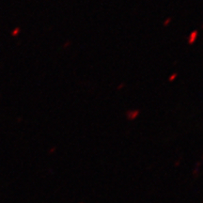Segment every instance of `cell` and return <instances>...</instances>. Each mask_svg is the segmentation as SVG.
Returning <instances> with one entry per match:
<instances>
[{"label": "cell", "mask_w": 203, "mask_h": 203, "mask_svg": "<svg viewBox=\"0 0 203 203\" xmlns=\"http://www.w3.org/2000/svg\"><path fill=\"white\" fill-rule=\"evenodd\" d=\"M140 114V111L139 110H129L126 112V117L129 120H134L137 118Z\"/></svg>", "instance_id": "6da1fadb"}, {"label": "cell", "mask_w": 203, "mask_h": 203, "mask_svg": "<svg viewBox=\"0 0 203 203\" xmlns=\"http://www.w3.org/2000/svg\"><path fill=\"white\" fill-rule=\"evenodd\" d=\"M198 30H194V31H192L189 35V38H188V44L192 45L195 40H197V38H198Z\"/></svg>", "instance_id": "7a4b0ae2"}, {"label": "cell", "mask_w": 203, "mask_h": 203, "mask_svg": "<svg viewBox=\"0 0 203 203\" xmlns=\"http://www.w3.org/2000/svg\"><path fill=\"white\" fill-rule=\"evenodd\" d=\"M171 21H172V18H171V17H168V18L167 19V20L164 21V25H165V26H167V25L171 23Z\"/></svg>", "instance_id": "3957f363"}, {"label": "cell", "mask_w": 203, "mask_h": 203, "mask_svg": "<svg viewBox=\"0 0 203 203\" xmlns=\"http://www.w3.org/2000/svg\"><path fill=\"white\" fill-rule=\"evenodd\" d=\"M176 77H177V73H173V74H171V75H170V77H169L168 80L170 81V82H172L173 80H175Z\"/></svg>", "instance_id": "277c9868"}, {"label": "cell", "mask_w": 203, "mask_h": 203, "mask_svg": "<svg viewBox=\"0 0 203 203\" xmlns=\"http://www.w3.org/2000/svg\"><path fill=\"white\" fill-rule=\"evenodd\" d=\"M70 43H71L70 41H68V43H66L65 44H64V48H66V47H68V46H70V45H69Z\"/></svg>", "instance_id": "5b68a950"}, {"label": "cell", "mask_w": 203, "mask_h": 203, "mask_svg": "<svg viewBox=\"0 0 203 203\" xmlns=\"http://www.w3.org/2000/svg\"><path fill=\"white\" fill-rule=\"evenodd\" d=\"M123 86H124V84H123V83H122V84H120L119 86H118V89H120V88H123Z\"/></svg>", "instance_id": "8992f818"}, {"label": "cell", "mask_w": 203, "mask_h": 203, "mask_svg": "<svg viewBox=\"0 0 203 203\" xmlns=\"http://www.w3.org/2000/svg\"><path fill=\"white\" fill-rule=\"evenodd\" d=\"M202 27H203V25H202Z\"/></svg>", "instance_id": "52a82bcc"}]
</instances>
